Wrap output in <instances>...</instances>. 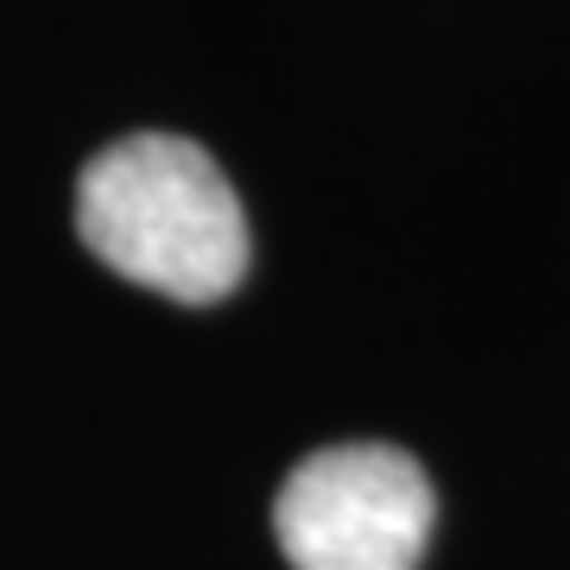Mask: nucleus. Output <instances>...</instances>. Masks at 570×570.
<instances>
[{
    "label": "nucleus",
    "mask_w": 570,
    "mask_h": 570,
    "mask_svg": "<svg viewBox=\"0 0 570 570\" xmlns=\"http://www.w3.org/2000/svg\"><path fill=\"white\" fill-rule=\"evenodd\" d=\"M431 482L393 444H336L285 475L273 539L292 570H419L431 539Z\"/></svg>",
    "instance_id": "2"
},
{
    "label": "nucleus",
    "mask_w": 570,
    "mask_h": 570,
    "mask_svg": "<svg viewBox=\"0 0 570 570\" xmlns=\"http://www.w3.org/2000/svg\"><path fill=\"white\" fill-rule=\"evenodd\" d=\"M77 235L108 273L178 305H216L247 273L242 197L184 134H127L82 165Z\"/></svg>",
    "instance_id": "1"
}]
</instances>
